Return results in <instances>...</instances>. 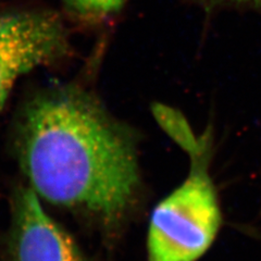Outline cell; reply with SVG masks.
Returning a JSON list of instances; mask_svg holds the SVG:
<instances>
[{
  "label": "cell",
  "instance_id": "2",
  "mask_svg": "<svg viewBox=\"0 0 261 261\" xmlns=\"http://www.w3.org/2000/svg\"><path fill=\"white\" fill-rule=\"evenodd\" d=\"M154 116L190 157L184 182L162 199L151 214L147 261H197L215 242L222 216L210 174L212 136L196 135L182 114L156 106Z\"/></svg>",
  "mask_w": 261,
  "mask_h": 261
},
{
  "label": "cell",
  "instance_id": "3",
  "mask_svg": "<svg viewBox=\"0 0 261 261\" xmlns=\"http://www.w3.org/2000/svg\"><path fill=\"white\" fill-rule=\"evenodd\" d=\"M71 53L69 32L60 16L47 10L0 12V112L18 80Z\"/></svg>",
  "mask_w": 261,
  "mask_h": 261
},
{
  "label": "cell",
  "instance_id": "1",
  "mask_svg": "<svg viewBox=\"0 0 261 261\" xmlns=\"http://www.w3.org/2000/svg\"><path fill=\"white\" fill-rule=\"evenodd\" d=\"M11 151L40 200L113 238L138 206L137 138L96 96L74 85L31 96L15 118Z\"/></svg>",
  "mask_w": 261,
  "mask_h": 261
},
{
  "label": "cell",
  "instance_id": "5",
  "mask_svg": "<svg viewBox=\"0 0 261 261\" xmlns=\"http://www.w3.org/2000/svg\"><path fill=\"white\" fill-rule=\"evenodd\" d=\"M126 0H63L70 9L84 18H107L120 11Z\"/></svg>",
  "mask_w": 261,
  "mask_h": 261
},
{
  "label": "cell",
  "instance_id": "4",
  "mask_svg": "<svg viewBox=\"0 0 261 261\" xmlns=\"http://www.w3.org/2000/svg\"><path fill=\"white\" fill-rule=\"evenodd\" d=\"M0 261H92L44 209L25 182L9 193V223L0 235Z\"/></svg>",
  "mask_w": 261,
  "mask_h": 261
},
{
  "label": "cell",
  "instance_id": "6",
  "mask_svg": "<svg viewBox=\"0 0 261 261\" xmlns=\"http://www.w3.org/2000/svg\"><path fill=\"white\" fill-rule=\"evenodd\" d=\"M207 7H234L248 9L261 14V0H201Z\"/></svg>",
  "mask_w": 261,
  "mask_h": 261
}]
</instances>
